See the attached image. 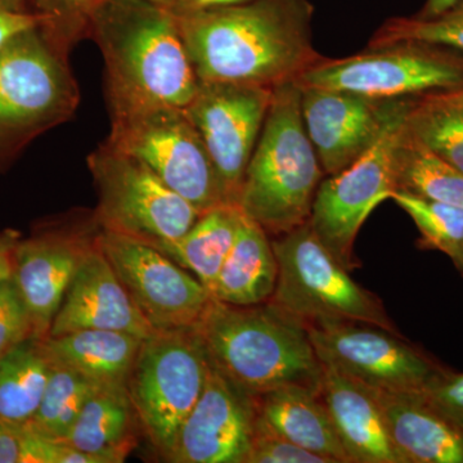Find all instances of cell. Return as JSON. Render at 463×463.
<instances>
[{
	"mask_svg": "<svg viewBox=\"0 0 463 463\" xmlns=\"http://www.w3.org/2000/svg\"><path fill=\"white\" fill-rule=\"evenodd\" d=\"M250 0H175L167 11L174 16H185V14H199V12L212 11L233 5H242Z\"/></svg>",
	"mask_w": 463,
	"mask_h": 463,
	"instance_id": "f35d334b",
	"label": "cell"
},
{
	"mask_svg": "<svg viewBox=\"0 0 463 463\" xmlns=\"http://www.w3.org/2000/svg\"><path fill=\"white\" fill-rule=\"evenodd\" d=\"M108 99L109 145L148 166L201 214L227 203L205 143L184 108L118 96Z\"/></svg>",
	"mask_w": 463,
	"mask_h": 463,
	"instance_id": "5b68a950",
	"label": "cell"
},
{
	"mask_svg": "<svg viewBox=\"0 0 463 463\" xmlns=\"http://www.w3.org/2000/svg\"><path fill=\"white\" fill-rule=\"evenodd\" d=\"M139 425L127 388L94 392L63 440L99 463H121L137 443Z\"/></svg>",
	"mask_w": 463,
	"mask_h": 463,
	"instance_id": "cb8c5ba5",
	"label": "cell"
},
{
	"mask_svg": "<svg viewBox=\"0 0 463 463\" xmlns=\"http://www.w3.org/2000/svg\"><path fill=\"white\" fill-rule=\"evenodd\" d=\"M248 463H332L331 459L291 443L255 420Z\"/></svg>",
	"mask_w": 463,
	"mask_h": 463,
	"instance_id": "836d02e7",
	"label": "cell"
},
{
	"mask_svg": "<svg viewBox=\"0 0 463 463\" xmlns=\"http://www.w3.org/2000/svg\"><path fill=\"white\" fill-rule=\"evenodd\" d=\"M459 0H426L425 5L419 14H414V17L428 20V18L437 17L443 12L448 11L450 7L458 3Z\"/></svg>",
	"mask_w": 463,
	"mask_h": 463,
	"instance_id": "60d3db41",
	"label": "cell"
},
{
	"mask_svg": "<svg viewBox=\"0 0 463 463\" xmlns=\"http://www.w3.org/2000/svg\"><path fill=\"white\" fill-rule=\"evenodd\" d=\"M149 2L155 3V5H161L164 8H169L175 0H149Z\"/></svg>",
	"mask_w": 463,
	"mask_h": 463,
	"instance_id": "ee69618b",
	"label": "cell"
},
{
	"mask_svg": "<svg viewBox=\"0 0 463 463\" xmlns=\"http://www.w3.org/2000/svg\"><path fill=\"white\" fill-rule=\"evenodd\" d=\"M300 87L350 91L373 99H417L463 88V52L425 42L323 58L297 79Z\"/></svg>",
	"mask_w": 463,
	"mask_h": 463,
	"instance_id": "30bf717a",
	"label": "cell"
},
{
	"mask_svg": "<svg viewBox=\"0 0 463 463\" xmlns=\"http://www.w3.org/2000/svg\"><path fill=\"white\" fill-rule=\"evenodd\" d=\"M254 398L258 419L279 437L332 463H350L318 390L283 386Z\"/></svg>",
	"mask_w": 463,
	"mask_h": 463,
	"instance_id": "44dd1931",
	"label": "cell"
},
{
	"mask_svg": "<svg viewBox=\"0 0 463 463\" xmlns=\"http://www.w3.org/2000/svg\"><path fill=\"white\" fill-rule=\"evenodd\" d=\"M309 0H250L175 16L200 81L273 88L323 58L313 48Z\"/></svg>",
	"mask_w": 463,
	"mask_h": 463,
	"instance_id": "6da1fadb",
	"label": "cell"
},
{
	"mask_svg": "<svg viewBox=\"0 0 463 463\" xmlns=\"http://www.w3.org/2000/svg\"><path fill=\"white\" fill-rule=\"evenodd\" d=\"M405 128L438 156L463 173V106L435 96L414 100Z\"/></svg>",
	"mask_w": 463,
	"mask_h": 463,
	"instance_id": "f1b7e54d",
	"label": "cell"
},
{
	"mask_svg": "<svg viewBox=\"0 0 463 463\" xmlns=\"http://www.w3.org/2000/svg\"><path fill=\"white\" fill-rule=\"evenodd\" d=\"M79 330L125 332L141 339L156 332L100 251L97 237L67 289L48 336Z\"/></svg>",
	"mask_w": 463,
	"mask_h": 463,
	"instance_id": "ac0fdd59",
	"label": "cell"
},
{
	"mask_svg": "<svg viewBox=\"0 0 463 463\" xmlns=\"http://www.w3.org/2000/svg\"><path fill=\"white\" fill-rule=\"evenodd\" d=\"M105 0H29L30 12L42 18L41 30L66 54L90 35L91 18Z\"/></svg>",
	"mask_w": 463,
	"mask_h": 463,
	"instance_id": "1f68e13d",
	"label": "cell"
},
{
	"mask_svg": "<svg viewBox=\"0 0 463 463\" xmlns=\"http://www.w3.org/2000/svg\"><path fill=\"white\" fill-rule=\"evenodd\" d=\"M408 111L392 120L379 141L358 160L343 172L327 175L317 190L307 223L349 272L359 267L354 258L356 234L371 213L392 199L395 191L392 151Z\"/></svg>",
	"mask_w": 463,
	"mask_h": 463,
	"instance_id": "7c38bea8",
	"label": "cell"
},
{
	"mask_svg": "<svg viewBox=\"0 0 463 463\" xmlns=\"http://www.w3.org/2000/svg\"><path fill=\"white\" fill-rule=\"evenodd\" d=\"M373 390L404 463H463V430L439 414L421 392Z\"/></svg>",
	"mask_w": 463,
	"mask_h": 463,
	"instance_id": "ffe728a7",
	"label": "cell"
},
{
	"mask_svg": "<svg viewBox=\"0 0 463 463\" xmlns=\"http://www.w3.org/2000/svg\"><path fill=\"white\" fill-rule=\"evenodd\" d=\"M0 11L30 12L29 0H0Z\"/></svg>",
	"mask_w": 463,
	"mask_h": 463,
	"instance_id": "b9f144b4",
	"label": "cell"
},
{
	"mask_svg": "<svg viewBox=\"0 0 463 463\" xmlns=\"http://www.w3.org/2000/svg\"><path fill=\"white\" fill-rule=\"evenodd\" d=\"M318 394L350 463H404L373 388L323 365Z\"/></svg>",
	"mask_w": 463,
	"mask_h": 463,
	"instance_id": "d6986e66",
	"label": "cell"
},
{
	"mask_svg": "<svg viewBox=\"0 0 463 463\" xmlns=\"http://www.w3.org/2000/svg\"><path fill=\"white\" fill-rule=\"evenodd\" d=\"M97 245L156 331L194 327L213 300L194 274L148 243L99 230Z\"/></svg>",
	"mask_w": 463,
	"mask_h": 463,
	"instance_id": "4fadbf2b",
	"label": "cell"
},
{
	"mask_svg": "<svg viewBox=\"0 0 463 463\" xmlns=\"http://www.w3.org/2000/svg\"><path fill=\"white\" fill-rule=\"evenodd\" d=\"M67 57L41 27L0 47V164L75 114L80 91Z\"/></svg>",
	"mask_w": 463,
	"mask_h": 463,
	"instance_id": "8992f818",
	"label": "cell"
},
{
	"mask_svg": "<svg viewBox=\"0 0 463 463\" xmlns=\"http://www.w3.org/2000/svg\"><path fill=\"white\" fill-rule=\"evenodd\" d=\"M21 462L20 428L0 420V463Z\"/></svg>",
	"mask_w": 463,
	"mask_h": 463,
	"instance_id": "74e56055",
	"label": "cell"
},
{
	"mask_svg": "<svg viewBox=\"0 0 463 463\" xmlns=\"http://www.w3.org/2000/svg\"><path fill=\"white\" fill-rule=\"evenodd\" d=\"M194 328L210 364L251 397L283 386L319 389L323 365L307 322L273 301L233 307L213 298Z\"/></svg>",
	"mask_w": 463,
	"mask_h": 463,
	"instance_id": "7a4b0ae2",
	"label": "cell"
},
{
	"mask_svg": "<svg viewBox=\"0 0 463 463\" xmlns=\"http://www.w3.org/2000/svg\"><path fill=\"white\" fill-rule=\"evenodd\" d=\"M42 26V18L32 12L0 11V47L21 33Z\"/></svg>",
	"mask_w": 463,
	"mask_h": 463,
	"instance_id": "8d00e7d4",
	"label": "cell"
},
{
	"mask_svg": "<svg viewBox=\"0 0 463 463\" xmlns=\"http://www.w3.org/2000/svg\"><path fill=\"white\" fill-rule=\"evenodd\" d=\"M90 36L106 66L108 96L185 108L199 79L172 12L149 0H105Z\"/></svg>",
	"mask_w": 463,
	"mask_h": 463,
	"instance_id": "3957f363",
	"label": "cell"
},
{
	"mask_svg": "<svg viewBox=\"0 0 463 463\" xmlns=\"http://www.w3.org/2000/svg\"><path fill=\"white\" fill-rule=\"evenodd\" d=\"M99 230L90 234L56 228L18 241L12 279L32 317L33 339L50 335L67 289Z\"/></svg>",
	"mask_w": 463,
	"mask_h": 463,
	"instance_id": "e0dca14e",
	"label": "cell"
},
{
	"mask_svg": "<svg viewBox=\"0 0 463 463\" xmlns=\"http://www.w3.org/2000/svg\"><path fill=\"white\" fill-rule=\"evenodd\" d=\"M458 272L461 273L463 276V259H462V267H461V269L458 270Z\"/></svg>",
	"mask_w": 463,
	"mask_h": 463,
	"instance_id": "f6af8a7d",
	"label": "cell"
},
{
	"mask_svg": "<svg viewBox=\"0 0 463 463\" xmlns=\"http://www.w3.org/2000/svg\"><path fill=\"white\" fill-rule=\"evenodd\" d=\"M29 339H33L32 317L16 283L5 279L0 282V361Z\"/></svg>",
	"mask_w": 463,
	"mask_h": 463,
	"instance_id": "d6a6232c",
	"label": "cell"
},
{
	"mask_svg": "<svg viewBox=\"0 0 463 463\" xmlns=\"http://www.w3.org/2000/svg\"><path fill=\"white\" fill-rule=\"evenodd\" d=\"M242 218L237 205H219L200 215L191 230L175 242L158 248L194 274L213 297L216 279L236 241Z\"/></svg>",
	"mask_w": 463,
	"mask_h": 463,
	"instance_id": "d4e9b609",
	"label": "cell"
},
{
	"mask_svg": "<svg viewBox=\"0 0 463 463\" xmlns=\"http://www.w3.org/2000/svg\"><path fill=\"white\" fill-rule=\"evenodd\" d=\"M392 200L412 218L419 228L422 249L438 250L461 269L463 259V209L408 192L395 190Z\"/></svg>",
	"mask_w": 463,
	"mask_h": 463,
	"instance_id": "f546056e",
	"label": "cell"
},
{
	"mask_svg": "<svg viewBox=\"0 0 463 463\" xmlns=\"http://www.w3.org/2000/svg\"><path fill=\"white\" fill-rule=\"evenodd\" d=\"M392 166L395 190L463 209V173L419 141L404 123L399 128Z\"/></svg>",
	"mask_w": 463,
	"mask_h": 463,
	"instance_id": "484cf974",
	"label": "cell"
},
{
	"mask_svg": "<svg viewBox=\"0 0 463 463\" xmlns=\"http://www.w3.org/2000/svg\"><path fill=\"white\" fill-rule=\"evenodd\" d=\"M431 96H435L441 100H446V102L463 106V88L458 90L447 91V93L431 94Z\"/></svg>",
	"mask_w": 463,
	"mask_h": 463,
	"instance_id": "7bdbcfd3",
	"label": "cell"
},
{
	"mask_svg": "<svg viewBox=\"0 0 463 463\" xmlns=\"http://www.w3.org/2000/svg\"><path fill=\"white\" fill-rule=\"evenodd\" d=\"M325 175L301 115L300 85L288 81L273 88L241 188V212L268 234L288 233L309 222Z\"/></svg>",
	"mask_w": 463,
	"mask_h": 463,
	"instance_id": "277c9868",
	"label": "cell"
},
{
	"mask_svg": "<svg viewBox=\"0 0 463 463\" xmlns=\"http://www.w3.org/2000/svg\"><path fill=\"white\" fill-rule=\"evenodd\" d=\"M99 389L100 386L71 368L52 362L42 403L24 428L43 437L65 439L88 399Z\"/></svg>",
	"mask_w": 463,
	"mask_h": 463,
	"instance_id": "83f0119b",
	"label": "cell"
},
{
	"mask_svg": "<svg viewBox=\"0 0 463 463\" xmlns=\"http://www.w3.org/2000/svg\"><path fill=\"white\" fill-rule=\"evenodd\" d=\"M143 340L125 332L79 330L47 336L42 345L52 362L71 368L100 388H127Z\"/></svg>",
	"mask_w": 463,
	"mask_h": 463,
	"instance_id": "7402d4cb",
	"label": "cell"
},
{
	"mask_svg": "<svg viewBox=\"0 0 463 463\" xmlns=\"http://www.w3.org/2000/svg\"><path fill=\"white\" fill-rule=\"evenodd\" d=\"M209 356L194 327L143 340L127 390L139 426L165 461L205 386Z\"/></svg>",
	"mask_w": 463,
	"mask_h": 463,
	"instance_id": "52a82bcc",
	"label": "cell"
},
{
	"mask_svg": "<svg viewBox=\"0 0 463 463\" xmlns=\"http://www.w3.org/2000/svg\"><path fill=\"white\" fill-rule=\"evenodd\" d=\"M52 362L42 340L29 339L0 361V420L24 426L42 403Z\"/></svg>",
	"mask_w": 463,
	"mask_h": 463,
	"instance_id": "4316f807",
	"label": "cell"
},
{
	"mask_svg": "<svg viewBox=\"0 0 463 463\" xmlns=\"http://www.w3.org/2000/svg\"><path fill=\"white\" fill-rule=\"evenodd\" d=\"M273 90L219 81H200L185 114L200 133L221 181L225 203L239 206L243 178Z\"/></svg>",
	"mask_w": 463,
	"mask_h": 463,
	"instance_id": "5bb4252c",
	"label": "cell"
},
{
	"mask_svg": "<svg viewBox=\"0 0 463 463\" xmlns=\"http://www.w3.org/2000/svg\"><path fill=\"white\" fill-rule=\"evenodd\" d=\"M421 392L439 414L463 430V373L448 370Z\"/></svg>",
	"mask_w": 463,
	"mask_h": 463,
	"instance_id": "d590c367",
	"label": "cell"
},
{
	"mask_svg": "<svg viewBox=\"0 0 463 463\" xmlns=\"http://www.w3.org/2000/svg\"><path fill=\"white\" fill-rule=\"evenodd\" d=\"M319 362L368 388L423 392L448 368L399 332L364 322L307 325Z\"/></svg>",
	"mask_w": 463,
	"mask_h": 463,
	"instance_id": "8fae6325",
	"label": "cell"
},
{
	"mask_svg": "<svg viewBox=\"0 0 463 463\" xmlns=\"http://www.w3.org/2000/svg\"><path fill=\"white\" fill-rule=\"evenodd\" d=\"M258 223L242 213L239 233L225 259L213 298L233 307H251L272 298L279 263L272 241Z\"/></svg>",
	"mask_w": 463,
	"mask_h": 463,
	"instance_id": "603a6c76",
	"label": "cell"
},
{
	"mask_svg": "<svg viewBox=\"0 0 463 463\" xmlns=\"http://www.w3.org/2000/svg\"><path fill=\"white\" fill-rule=\"evenodd\" d=\"M279 279L270 301L307 322H364L398 332L379 298L359 286L309 223L272 241Z\"/></svg>",
	"mask_w": 463,
	"mask_h": 463,
	"instance_id": "ba28073f",
	"label": "cell"
},
{
	"mask_svg": "<svg viewBox=\"0 0 463 463\" xmlns=\"http://www.w3.org/2000/svg\"><path fill=\"white\" fill-rule=\"evenodd\" d=\"M21 432L20 463H99L96 457L87 455L63 439L43 437L24 426Z\"/></svg>",
	"mask_w": 463,
	"mask_h": 463,
	"instance_id": "e575fe53",
	"label": "cell"
},
{
	"mask_svg": "<svg viewBox=\"0 0 463 463\" xmlns=\"http://www.w3.org/2000/svg\"><path fill=\"white\" fill-rule=\"evenodd\" d=\"M399 42H425L447 45L463 52V0L437 17L392 18L374 33L368 48H380Z\"/></svg>",
	"mask_w": 463,
	"mask_h": 463,
	"instance_id": "4dcf8cb0",
	"label": "cell"
},
{
	"mask_svg": "<svg viewBox=\"0 0 463 463\" xmlns=\"http://www.w3.org/2000/svg\"><path fill=\"white\" fill-rule=\"evenodd\" d=\"M18 241L20 237L16 232H0V282L12 279Z\"/></svg>",
	"mask_w": 463,
	"mask_h": 463,
	"instance_id": "ab89813d",
	"label": "cell"
},
{
	"mask_svg": "<svg viewBox=\"0 0 463 463\" xmlns=\"http://www.w3.org/2000/svg\"><path fill=\"white\" fill-rule=\"evenodd\" d=\"M97 194L94 219L102 231L158 249L175 242L201 213L136 157L102 143L88 157Z\"/></svg>",
	"mask_w": 463,
	"mask_h": 463,
	"instance_id": "9c48e42d",
	"label": "cell"
},
{
	"mask_svg": "<svg viewBox=\"0 0 463 463\" xmlns=\"http://www.w3.org/2000/svg\"><path fill=\"white\" fill-rule=\"evenodd\" d=\"M255 420V398L210 364L203 392L167 462L248 463Z\"/></svg>",
	"mask_w": 463,
	"mask_h": 463,
	"instance_id": "2e32d148",
	"label": "cell"
},
{
	"mask_svg": "<svg viewBox=\"0 0 463 463\" xmlns=\"http://www.w3.org/2000/svg\"><path fill=\"white\" fill-rule=\"evenodd\" d=\"M300 88L304 125L326 175L352 165L416 100L373 99L350 91Z\"/></svg>",
	"mask_w": 463,
	"mask_h": 463,
	"instance_id": "9a60e30c",
	"label": "cell"
}]
</instances>
